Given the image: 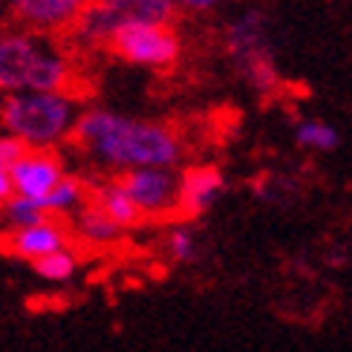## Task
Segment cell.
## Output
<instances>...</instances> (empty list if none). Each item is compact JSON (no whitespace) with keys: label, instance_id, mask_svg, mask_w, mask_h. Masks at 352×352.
<instances>
[{"label":"cell","instance_id":"cell-1","mask_svg":"<svg viewBox=\"0 0 352 352\" xmlns=\"http://www.w3.org/2000/svg\"><path fill=\"white\" fill-rule=\"evenodd\" d=\"M72 142L93 159L98 168L116 173L139 168H168L182 162V139L162 122L133 119V116L90 107L81 110Z\"/></svg>","mask_w":352,"mask_h":352},{"label":"cell","instance_id":"cell-2","mask_svg":"<svg viewBox=\"0 0 352 352\" xmlns=\"http://www.w3.org/2000/svg\"><path fill=\"white\" fill-rule=\"evenodd\" d=\"M72 61L35 32H0V93H69Z\"/></svg>","mask_w":352,"mask_h":352},{"label":"cell","instance_id":"cell-3","mask_svg":"<svg viewBox=\"0 0 352 352\" xmlns=\"http://www.w3.org/2000/svg\"><path fill=\"white\" fill-rule=\"evenodd\" d=\"M78 116V101L69 93H12L0 104L3 133L35 151H52L72 139Z\"/></svg>","mask_w":352,"mask_h":352},{"label":"cell","instance_id":"cell-4","mask_svg":"<svg viewBox=\"0 0 352 352\" xmlns=\"http://www.w3.org/2000/svg\"><path fill=\"white\" fill-rule=\"evenodd\" d=\"M226 50L240 78L257 93H274L280 87V69L274 64L269 21L257 9L243 12L226 29Z\"/></svg>","mask_w":352,"mask_h":352},{"label":"cell","instance_id":"cell-5","mask_svg":"<svg viewBox=\"0 0 352 352\" xmlns=\"http://www.w3.org/2000/svg\"><path fill=\"white\" fill-rule=\"evenodd\" d=\"M176 6L170 0H93L72 26L81 47H110V41L136 23H170Z\"/></svg>","mask_w":352,"mask_h":352},{"label":"cell","instance_id":"cell-6","mask_svg":"<svg viewBox=\"0 0 352 352\" xmlns=\"http://www.w3.org/2000/svg\"><path fill=\"white\" fill-rule=\"evenodd\" d=\"M116 58L144 67V69H168L179 61L182 41L170 23H136L122 29L107 47Z\"/></svg>","mask_w":352,"mask_h":352},{"label":"cell","instance_id":"cell-7","mask_svg":"<svg viewBox=\"0 0 352 352\" xmlns=\"http://www.w3.org/2000/svg\"><path fill=\"white\" fill-rule=\"evenodd\" d=\"M124 194L139 205L144 219H162L176 214L179 202V173L168 168H139L116 176Z\"/></svg>","mask_w":352,"mask_h":352},{"label":"cell","instance_id":"cell-8","mask_svg":"<svg viewBox=\"0 0 352 352\" xmlns=\"http://www.w3.org/2000/svg\"><path fill=\"white\" fill-rule=\"evenodd\" d=\"M12 173V185L14 194L26 197V199H43L50 190L67 176V168L61 162V156L55 151H35L26 148L21 159L9 168Z\"/></svg>","mask_w":352,"mask_h":352},{"label":"cell","instance_id":"cell-9","mask_svg":"<svg viewBox=\"0 0 352 352\" xmlns=\"http://www.w3.org/2000/svg\"><path fill=\"white\" fill-rule=\"evenodd\" d=\"M226 194V176L217 165H188L179 173V202L176 214L197 219L208 214Z\"/></svg>","mask_w":352,"mask_h":352},{"label":"cell","instance_id":"cell-10","mask_svg":"<svg viewBox=\"0 0 352 352\" xmlns=\"http://www.w3.org/2000/svg\"><path fill=\"white\" fill-rule=\"evenodd\" d=\"M0 240H3V248L9 254L21 257L26 263H35L41 257L67 248L69 245V228L58 217H50V219H41V223H35V226L12 228Z\"/></svg>","mask_w":352,"mask_h":352},{"label":"cell","instance_id":"cell-11","mask_svg":"<svg viewBox=\"0 0 352 352\" xmlns=\"http://www.w3.org/2000/svg\"><path fill=\"white\" fill-rule=\"evenodd\" d=\"M93 0H3V6L35 32L72 29Z\"/></svg>","mask_w":352,"mask_h":352},{"label":"cell","instance_id":"cell-12","mask_svg":"<svg viewBox=\"0 0 352 352\" xmlns=\"http://www.w3.org/2000/svg\"><path fill=\"white\" fill-rule=\"evenodd\" d=\"M90 202L98 205L116 226H122L124 231L130 228H139L144 223V214L139 211V205L124 194V188L119 185V179H107V182H98L90 185Z\"/></svg>","mask_w":352,"mask_h":352},{"label":"cell","instance_id":"cell-13","mask_svg":"<svg viewBox=\"0 0 352 352\" xmlns=\"http://www.w3.org/2000/svg\"><path fill=\"white\" fill-rule=\"evenodd\" d=\"M87 199H90V185H87L81 176H72V173H67L61 182H58L47 197L41 199V205H43V211H47L50 217H67V214H72L76 217L84 205H87Z\"/></svg>","mask_w":352,"mask_h":352},{"label":"cell","instance_id":"cell-14","mask_svg":"<svg viewBox=\"0 0 352 352\" xmlns=\"http://www.w3.org/2000/svg\"><path fill=\"white\" fill-rule=\"evenodd\" d=\"M76 234L90 245H113L124 237V228L116 226L98 205L87 199V205L76 214Z\"/></svg>","mask_w":352,"mask_h":352},{"label":"cell","instance_id":"cell-15","mask_svg":"<svg viewBox=\"0 0 352 352\" xmlns=\"http://www.w3.org/2000/svg\"><path fill=\"white\" fill-rule=\"evenodd\" d=\"M295 142L303 151L332 153L341 144V133L324 119H300L295 124Z\"/></svg>","mask_w":352,"mask_h":352},{"label":"cell","instance_id":"cell-16","mask_svg":"<svg viewBox=\"0 0 352 352\" xmlns=\"http://www.w3.org/2000/svg\"><path fill=\"white\" fill-rule=\"evenodd\" d=\"M32 269H35V274L41 277V280H47V283H67L78 272V254L67 245V248H61V252L35 260Z\"/></svg>","mask_w":352,"mask_h":352},{"label":"cell","instance_id":"cell-17","mask_svg":"<svg viewBox=\"0 0 352 352\" xmlns=\"http://www.w3.org/2000/svg\"><path fill=\"white\" fill-rule=\"evenodd\" d=\"M0 217H3L6 228H26V226H35L41 223V219H50V214L43 211V205L38 199H26V197H18L14 194L12 202L6 205L3 211H0Z\"/></svg>","mask_w":352,"mask_h":352},{"label":"cell","instance_id":"cell-18","mask_svg":"<svg viewBox=\"0 0 352 352\" xmlns=\"http://www.w3.org/2000/svg\"><path fill=\"white\" fill-rule=\"evenodd\" d=\"M165 254L170 263H194L199 254V240L188 226H176L165 237Z\"/></svg>","mask_w":352,"mask_h":352},{"label":"cell","instance_id":"cell-19","mask_svg":"<svg viewBox=\"0 0 352 352\" xmlns=\"http://www.w3.org/2000/svg\"><path fill=\"white\" fill-rule=\"evenodd\" d=\"M23 151H26V148H23L18 139H12L9 133L0 136V170H9V168L21 159Z\"/></svg>","mask_w":352,"mask_h":352},{"label":"cell","instance_id":"cell-20","mask_svg":"<svg viewBox=\"0 0 352 352\" xmlns=\"http://www.w3.org/2000/svg\"><path fill=\"white\" fill-rule=\"evenodd\" d=\"M170 3H173L176 9H185V12H197V14H202V12H214L217 6L228 3V0H170Z\"/></svg>","mask_w":352,"mask_h":352},{"label":"cell","instance_id":"cell-21","mask_svg":"<svg viewBox=\"0 0 352 352\" xmlns=\"http://www.w3.org/2000/svg\"><path fill=\"white\" fill-rule=\"evenodd\" d=\"M14 197V185H12V173L9 170H0V211L6 208Z\"/></svg>","mask_w":352,"mask_h":352}]
</instances>
